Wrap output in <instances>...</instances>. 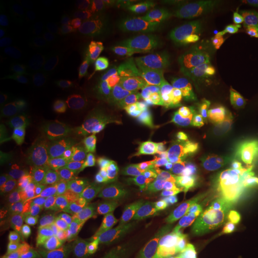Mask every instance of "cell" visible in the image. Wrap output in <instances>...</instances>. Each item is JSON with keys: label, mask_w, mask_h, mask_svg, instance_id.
<instances>
[{"label": "cell", "mask_w": 258, "mask_h": 258, "mask_svg": "<svg viewBox=\"0 0 258 258\" xmlns=\"http://www.w3.org/2000/svg\"><path fill=\"white\" fill-rule=\"evenodd\" d=\"M199 82L219 91H244L258 86V42L240 38L212 51L198 72Z\"/></svg>", "instance_id": "6da1fadb"}, {"label": "cell", "mask_w": 258, "mask_h": 258, "mask_svg": "<svg viewBox=\"0 0 258 258\" xmlns=\"http://www.w3.org/2000/svg\"><path fill=\"white\" fill-rule=\"evenodd\" d=\"M151 150L150 135L131 132L115 140V151L103 178L123 188L146 163Z\"/></svg>", "instance_id": "7a4b0ae2"}, {"label": "cell", "mask_w": 258, "mask_h": 258, "mask_svg": "<svg viewBox=\"0 0 258 258\" xmlns=\"http://www.w3.org/2000/svg\"><path fill=\"white\" fill-rule=\"evenodd\" d=\"M115 151V140L101 132L86 135L73 148L70 173L83 182L103 178Z\"/></svg>", "instance_id": "3957f363"}, {"label": "cell", "mask_w": 258, "mask_h": 258, "mask_svg": "<svg viewBox=\"0 0 258 258\" xmlns=\"http://www.w3.org/2000/svg\"><path fill=\"white\" fill-rule=\"evenodd\" d=\"M258 125L257 108L250 103L231 102L221 112L215 137L232 157L246 145L247 139Z\"/></svg>", "instance_id": "277c9868"}, {"label": "cell", "mask_w": 258, "mask_h": 258, "mask_svg": "<svg viewBox=\"0 0 258 258\" xmlns=\"http://www.w3.org/2000/svg\"><path fill=\"white\" fill-rule=\"evenodd\" d=\"M24 32L35 53L44 59H54L63 48L59 19L46 9L29 10L24 16Z\"/></svg>", "instance_id": "5b68a950"}, {"label": "cell", "mask_w": 258, "mask_h": 258, "mask_svg": "<svg viewBox=\"0 0 258 258\" xmlns=\"http://www.w3.org/2000/svg\"><path fill=\"white\" fill-rule=\"evenodd\" d=\"M120 190L105 178L83 182L79 185L83 211L92 218L105 217L117 203Z\"/></svg>", "instance_id": "8992f818"}, {"label": "cell", "mask_w": 258, "mask_h": 258, "mask_svg": "<svg viewBox=\"0 0 258 258\" xmlns=\"http://www.w3.org/2000/svg\"><path fill=\"white\" fill-rule=\"evenodd\" d=\"M9 131L18 140L36 148L50 147L55 141L54 128L43 118L24 115L14 118L9 124Z\"/></svg>", "instance_id": "52a82bcc"}, {"label": "cell", "mask_w": 258, "mask_h": 258, "mask_svg": "<svg viewBox=\"0 0 258 258\" xmlns=\"http://www.w3.org/2000/svg\"><path fill=\"white\" fill-rule=\"evenodd\" d=\"M226 157L227 156L221 143L214 138L211 148L203 157L196 171V196L199 199H202L205 195L219 188V175Z\"/></svg>", "instance_id": "ba28073f"}, {"label": "cell", "mask_w": 258, "mask_h": 258, "mask_svg": "<svg viewBox=\"0 0 258 258\" xmlns=\"http://www.w3.org/2000/svg\"><path fill=\"white\" fill-rule=\"evenodd\" d=\"M80 120L108 121L120 115V108L110 98V96L103 91H90L82 95L73 108Z\"/></svg>", "instance_id": "9c48e42d"}, {"label": "cell", "mask_w": 258, "mask_h": 258, "mask_svg": "<svg viewBox=\"0 0 258 258\" xmlns=\"http://www.w3.org/2000/svg\"><path fill=\"white\" fill-rule=\"evenodd\" d=\"M69 165L48 158H32L25 166L27 178L36 182V184L53 186V188L76 186L69 180Z\"/></svg>", "instance_id": "30bf717a"}, {"label": "cell", "mask_w": 258, "mask_h": 258, "mask_svg": "<svg viewBox=\"0 0 258 258\" xmlns=\"http://www.w3.org/2000/svg\"><path fill=\"white\" fill-rule=\"evenodd\" d=\"M165 258H219L214 244L199 235H180L170 241Z\"/></svg>", "instance_id": "8fae6325"}, {"label": "cell", "mask_w": 258, "mask_h": 258, "mask_svg": "<svg viewBox=\"0 0 258 258\" xmlns=\"http://www.w3.org/2000/svg\"><path fill=\"white\" fill-rule=\"evenodd\" d=\"M224 25L232 35L258 28V0H233L228 4Z\"/></svg>", "instance_id": "7c38bea8"}, {"label": "cell", "mask_w": 258, "mask_h": 258, "mask_svg": "<svg viewBox=\"0 0 258 258\" xmlns=\"http://www.w3.org/2000/svg\"><path fill=\"white\" fill-rule=\"evenodd\" d=\"M5 199L15 198H27L36 200V201L43 203L47 207H50L57 211H69L73 208V202L71 201L70 196L59 188L53 186H46L41 184H32L30 186H23L12 190L4 196Z\"/></svg>", "instance_id": "4fadbf2b"}, {"label": "cell", "mask_w": 258, "mask_h": 258, "mask_svg": "<svg viewBox=\"0 0 258 258\" xmlns=\"http://www.w3.org/2000/svg\"><path fill=\"white\" fill-rule=\"evenodd\" d=\"M231 40L232 34L224 24L214 27H192L183 34L184 43L198 46L211 53L226 47Z\"/></svg>", "instance_id": "5bb4252c"}, {"label": "cell", "mask_w": 258, "mask_h": 258, "mask_svg": "<svg viewBox=\"0 0 258 258\" xmlns=\"http://www.w3.org/2000/svg\"><path fill=\"white\" fill-rule=\"evenodd\" d=\"M230 2L224 0H198L191 2L188 9L189 17L201 27H214L221 25L226 19V11Z\"/></svg>", "instance_id": "9a60e30c"}, {"label": "cell", "mask_w": 258, "mask_h": 258, "mask_svg": "<svg viewBox=\"0 0 258 258\" xmlns=\"http://www.w3.org/2000/svg\"><path fill=\"white\" fill-rule=\"evenodd\" d=\"M137 207L145 217L158 222L176 220L186 214L185 205L171 200L151 199L138 203Z\"/></svg>", "instance_id": "2e32d148"}, {"label": "cell", "mask_w": 258, "mask_h": 258, "mask_svg": "<svg viewBox=\"0 0 258 258\" xmlns=\"http://www.w3.org/2000/svg\"><path fill=\"white\" fill-rule=\"evenodd\" d=\"M191 74L185 72L177 63H154L150 69L147 79V86L150 88H165L180 82H188Z\"/></svg>", "instance_id": "e0dca14e"}, {"label": "cell", "mask_w": 258, "mask_h": 258, "mask_svg": "<svg viewBox=\"0 0 258 258\" xmlns=\"http://www.w3.org/2000/svg\"><path fill=\"white\" fill-rule=\"evenodd\" d=\"M115 69L118 78L124 82L135 86L147 85L150 70L140 57L127 55V54L120 55L115 62Z\"/></svg>", "instance_id": "ac0fdd59"}, {"label": "cell", "mask_w": 258, "mask_h": 258, "mask_svg": "<svg viewBox=\"0 0 258 258\" xmlns=\"http://www.w3.org/2000/svg\"><path fill=\"white\" fill-rule=\"evenodd\" d=\"M109 73V61L103 53L91 54L83 67V84L92 91H99Z\"/></svg>", "instance_id": "d6986e66"}, {"label": "cell", "mask_w": 258, "mask_h": 258, "mask_svg": "<svg viewBox=\"0 0 258 258\" xmlns=\"http://www.w3.org/2000/svg\"><path fill=\"white\" fill-rule=\"evenodd\" d=\"M258 177V141L246 144L237 154V175L227 190L222 194V198L243 178Z\"/></svg>", "instance_id": "ffe728a7"}, {"label": "cell", "mask_w": 258, "mask_h": 258, "mask_svg": "<svg viewBox=\"0 0 258 258\" xmlns=\"http://www.w3.org/2000/svg\"><path fill=\"white\" fill-rule=\"evenodd\" d=\"M238 231L245 245L258 250V203H250L238 217Z\"/></svg>", "instance_id": "44dd1931"}, {"label": "cell", "mask_w": 258, "mask_h": 258, "mask_svg": "<svg viewBox=\"0 0 258 258\" xmlns=\"http://www.w3.org/2000/svg\"><path fill=\"white\" fill-rule=\"evenodd\" d=\"M106 93L118 106L133 105L141 97V90L120 78H111L106 83Z\"/></svg>", "instance_id": "7402d4cb"}, {"label": "cell", "mask_w": 258, "mask_h": 258, "mask_svg": "<svg viewBox=\"0 0 258 258\" xmlns=\"http://www.w3.org/2000/svg\"><path fill=\"white\" fill-rule=\"evenodd\" d=\"M31 98L28 93L21 91L10 92L0 98V117L17 118L24 116L31 108Z\"/></svg>", "instance_id": "603a6c76"}, {"label": "cell", "mask_w": 258, "mask_h": 258, "mask_svg": "<svg viewBox=\"0 0 258 258\" xmlns=\"http://www.w3.org/2000/svg\"><path fill=\"white\" fill-rule=\"evenodd\" d=\"M91 46L90 34L80 25H70L63 32V49L70 54H82Z\"/></svg>", "instance_id": "cb8c5ba5"}, {"label": "cell", "mask_w": 258, "mask_h": 258, "mask_svg": "<svg viewBox=\"0 0 258 258\" xmlns=\"http://www.w3.org/2000/svg\"><path fill=\"white\" fill-rule=\"evenodd\" d=\"M23 62V51L17 38L8 32L0 36V63L5 67H17Z\"/></svg>", "instance_id": "d4e9b609"}, {"label": "cell", "mask_w": 258, "mask_h": 258, "mask_svg": "<svg viewBox=\"0 0 258 258\" xmlns=\"http://www.w3.org/2000/svg\"><path fill=\"white\" fill-rule=\"evenodd\" d=\"M178 51L176 42L171 37L163 35L154 41L151 57L154 63H173L177 61Z\"/></svg>", "instance_id": "484cf974"}, {"label": "cell", "mask_w": 258, "mask_h": 258, "mask_svg": "<svg viewBox=\"0 0 258 258\" xmlns=\"http://www.w3.org/2000/svg\"><path fill=\"white\" fill-rule=\"evenodd\" d=\"M205 60V50L198 46H192V44H186L180 48L178 56H177V62L179 66L190 74L198 72Z\"/></svg>", "instance_id": "4316f807"}, {"label": "cell", "mask_w": 258, "mask_h": 258, "mask_svg": "<svg viewBox=\"0 0 258 258\" xmlns=\"http://www.w3.org/2000/svg\"><path fill=\"white\" fill-rule=\"evenodd\" d=\"M56 17L70 23H80L85 17V11L82 5L71 2H54L49 5Z\"/></svg>", "instance_id": "83f0119b"}, {"label": "cell", "mask_w": 258, "mask_h": 258, "mask_svg": "<svg viewBox=\"0 0 258 258\" xmlns=\"http://www.w3.org/2000/svg\"><path fill=\"white\" fill-rule=\"evenodd\" d=\"M21 246L18 235L2 232L0 235V258H12Z\"/></svg>", "instance_id": "f1b7e54d"}, {"label": "cell", "mask_w": 258, "mask_h": 258, "mask_svg": "<svg viewBox=\"0 0 258 258\" xmlns=\"http://www.w3.org/2000/svg\"><path fill=\"white\" fill-rule=\"evenodd\" d=\"M16 80H17V77L14 72L8 70L0 71V95L2 97L10 93L16 84Z\"/></svg>", "instance_id": "f546056e"}, {"label": "cell", "mask_w": 258, "mask_h": 258, "mask_svg": "<svg viewBox=\"0 0 258 258\" xmlns=\"http://www.w3.org/2000/svg\"><path fill=\"white\" fill-rule=\"evenodd\" d=\"M21 258H67V256L60 249L48 247V249H43L36 253L30 254V256H24Z\"/></svg>", "instance_id": "4dcf8cb0"}, {"label": "cell", "mask_w": 258, "mask_h": 258, "mask_svg": "<svg viewBox=\"0 0 258 258\" xmlns=\"http://www.w3.org/2000/svg\"><path fill=\"white\" fill-rule=\"evenodd\" d=\"M134 258H165L163 253L154 249H144L140 250L135 254Z\"/></svg>", "instance_id": "1f68e13d"}, {"label": "cell", "mask_w": 258, "mask_h": 258, "mask_svg": "<svg viewBox=\"0 0 258 258\" xmlns=\"http://www.w3.org/2000/svg\"><path fill=\"white\" fill-rule=\"evenodd\" d=\"M250 201L251 203H258V184L256 185V188L252 190V192H251Z\"/></svg>", "instance_id": "d6a6232c"}]
</instances>
